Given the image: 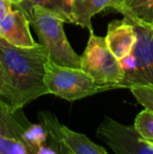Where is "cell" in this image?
Listing matches in <instances>:
<instances>
[{"instance_id": "cell-1", "label": "cell", "mask_w": 153, "mask_h": 154, "mask_svg": "<svg viewBox=\"0 0 153 154\" xmlns=\"http://www.w3.org/2000/svg\"><path fill=\"white\" fill-rule=\"evenodd\" d=\"M48 54L43 45L18 47L0 37V68L4 87L1 97L15 110L48 94L44 82Z\"/></svg>"}, {"instance_id": "cell-2", "label": "cell", "mask_w": 153, "mask_h": 154, "mask_svg": "<svg viewBox=\"0 0 153 154\" xmlns=\"http://www.w3.org/2000/svg\"><path fill=\"white\" fill-rule=\"evenodd\" d=\"M111 8L123 15V18L132 25L136 36L130 54L118 60L123 69V79L118 89L153 85V24L139 20L123 0H115Z\"/></svg>"}, {"instance_id": "cell-3", "label": "cell", "mask_w": 153, "mask_h": 154, "mask_svg": "<svg viewBox=\"0 0 153 154\" xmlns=\"http://www.w3.org/2000/svg\"><path fill=\"white\" fill-rule=\"evenodd\" d=\"M25 14L38 35L40 44L46 49L49 61L60 66L81 68L80 56L67 40L62 19L39 6H31Z\"/></svg>"}, {"instance_id": "cell-4", "label": "cell", "mask_w": 153, "mask_h": 154, "mask_svg": "<svg viewBox=\"0 0 153 154\" xmlns=\"http://www.w3.org/2000/svg\"><path fill=\"white\" fill-rule=\"evenodd\" d=\"M44 82L48 94H54L68 102L91 97L99 92L107 91L81 68L60 66L47 60L45 63Z\"/></svg>"}, {"instance_id": "cell-5", "label": "cell", "mask_w": 153, "mask_h": 154, "mask_svg": "<svg viewBox=\"0 0 153 154\" xmlns=\"http://www.w3.org/2000/svg\"><path fill=\"white\" fill-rule=\"evenodd\" d=\"M89 39L83 55L80 56L81 69L87 72L98 85L107 90L118 89L123 79L120 61L111 54L104 37L89 32Z\"/></svg>"}, {"instance_id": "cell-6", "label": "cell", "mask_w": 153, "mask_h": 154, "mask_svg": "<svg viewBox=\"0 0 153 154\" xmlns=\"http://www.w3.org/2000/svg\"><path fill=\"white\" fill-rule=\"evenodd\" d=\"M96 136L115 154H153V147L139 136L133 125H124L105 116L96 128Z\"/></svg>"}, {"instance_id": "cell-7", "label": "cell", "mask_w": 153, "mask_h": 154, "mask_svg": "<svg viewBox=\"0 0 153 154\" xmlns=\"http://www.w3.org/2000/svg\"><path fill=\"white\" fill-rule=\"evenodd\" d=\"M38 118L45 129L55 133L74 154H109L106 149L91 142L86 135L62 125L51 112L40 111Z\"/></svg>"}, {"instance_id": "cell-8", "label": "cell", "mask_w": 153, "mask_h": 154, "mask_svg": "<svg viewBox=\"0 0 153 154\" xmlns=\"http://www.w3.org/2000/svg\"><path fill=\"white\" fill-rule=\"evenodd\" d=\"M29 19L21 8L12 10L0 19V37L18 47H34L35 42L29 29Z\"/></svg>"}, {"instance_id": "cell-9", "label": "cell", "mask_w": 153, "mask_h": 154, "mask_svg": "<svg viewBox=\"0 0 153 154\" xmlns=\"http://www.w3.org/2000/svg\"><path fill=\"white\" fill-rule=\"evenodd\" d=\"M104 38L109 51L118 60L130 54L136 40L132 25L124 18L109 23L107 35Z\"/></svg>"}, {"instance_id": "cell-10", "label": "cell", "mask_w": 153, "mask_h": 154, "mask_svg": "<svg viewBox=\"0 0 153 154\" xmlns=\"http://www.w3.org/2000/svg\"><path fill=\"white\" fill-rule=\"evenodd\" d=\"M115 1V0H72V24H77L92 32L93 27L91 24V18L106 8H111Z\"/></svg>"}, {"instance_id": "cell-11", "label": "cell", "mask_w": 153, "mask_h": 154, "mask_svg": "<svg viewBox=\"0 0 153 154\" xmlns=\"http://www.w3.org/2000/svg\"><path fill=\"white\" fill-rule=\"evenodd\" d=\"M15 111L10 104L0 97V135L21 140L25 128L29 123Z\"/></svg>"}, {"instance_id": "cell-12", "label": "cell", "mask_w": 153, "mask_h": 154, "mask_svg": "<svg viewBox=\"0 0 153 154\" xmlns=\"http://www.w3.org/2000/svg\"><path fill=\"white\" fill-rule=\"evenodd\" d=\"M72 0H25L21 3L25 4V6L20 8L25 13L31 6H39L57 15L64 23H72Z\"/></svg>"}, {"instance_id": "cell-13", "label": "cell", "mask_w": 153, "mask_h": 154, "mask_svg": "<svg viewBox=\"0 0 153 154\" xmlns=\"http://www.w3.org/2000/svg\"><path fill=\"white\" fill-rule=\"evenodd\" d=\"M47 140L48 133L41 123L29 124L21 136V142L26 146L31 154H34L38 148L46 144Z\"/></svg>"}, {"instance_id": "cell-14", "label": "cell", "mask_w": 153, "mask_h": 154, "mask_svg": "<svg viewBox=\"0 0 153 154\" xmlns=\"http://www.w3.org/2000/svg\"><path fill=\"white\" fill-rule=\"evenodd\" d=\"M123 2L139 20L153 24V0H123Z\"/></svg>"}, {"instance_id": "cell-15", "label": "cell", "mask_w": 153, "mask_h": 154, "mask_svg": "<svg viewBox=\"0 0 153 154\" xmlns=\"http://www.w3.org/2000/svg\"><path fill=\"white\" fill-rule=\"evenodd\" d=\"M133 126L142 138L153 142V112L144 109L136 116Z\"/></svg>"}, {"instance_id": "cell-16", "label": "cell", "mask_w": 153, "mask_h": 154, "mask_svg": "<svg viewBox=\"0 0 153 154\" xmlns=\"http://www.w3.org/2000/svg\"><path fill=\"white\" fill-rule=\"evenodd\" d=\"M129 90L145 109L153 112V85L133 86Z\"/></svg>"}, {"instance_id": "cell-17", "label": "cell", "mask_w": 153, "mask_h": 154, "mask_svg": "<svg viewBox=\"0 0 153 154\" xmlns=\"http://www.w3.org/2000/svg\"><path fill=\"white\" fill-rule=\"evenodd\" d=\"M0 154H31L21 140L0 135Z\"/></svg>"}, {"instance_id": "cell-18", "label": "cell", "mask_w": 153, "mask_h": 154, "mask_svg": "<svg viewBox=\"0 0 153 154\" xmlns=\"http://www.w3.org/2000/svg\"><path fill=\"white\" fill-rule=\"evenodd\" d=\"M46 131L48 133V140L55 146L58 154H74L55 133H53L51 131H48V130H46Z\"/></svg>"}, {"instance_id": "cell-19", "label": "cell", "mask_w": 153, "mask_h": 154, "mask_svg": "<svg viewBox=\"0 0 153 154\" xmlns=\"http://www.w3.org/2000/svg\"><path fill=\"white\" fill-rule=\"evenodd\" d=\"M34 154H58V153H57V150H56L55 146H54L49 140H47L46 144L41 146L40 148H38Z\"/></svg>"}, {"instance_id": "cell-20", "label": "cell", "mask_w": 153, "mask_h": 154, "mask_svg": "<svg viewBox=\"0 0 153 154\" xmlns=\"http://www.w3.org/2000/svg\"><path fill=\"white\" fill-rule=\"evenodd\" d=\"M12 5L13 3L11 0H0V19L12 11Z\"/></svg>"}, {"instance_id": "cell-21", "label": "cell", "mask_w": 153, "mask_h": 154, "mask_svg": "<svg viewBox=\"0 0 153 154\" xmlns=\"http://www.w3.org/2000/svg\"><path fill=\"white\" fill-rule=\"evenodd\" d=\"M3 87H4L3 75H2L1 68H0V97H1V95H2V92H3Z\"/></svg>"}, {"instance_id": "cell-22", "label": "cell", "mask_w": 153, "mask_h": 154, "mask_svg": "<svg viewBox=\"0 0 153 154\" xmlns=\"http://www.w3.org/2000/svg\"><path fill=\"white\" fill-rule=\"evenodd\" d=\"M12 1L13 4H16V5H19V4H21L22 2H24L25 0H11Z\"/></svg>"}]
</instances>
